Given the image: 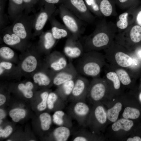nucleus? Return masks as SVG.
<instances>
[{
    "mask_svg": "<svg viewBox=\"0 0 141 141\" xmlns=\"http://www.w3.org/2000/svg\"><path fill=\"white\" fill-rule=\"evenodd\" d=\"M74 65L79 74L93 78L98 77L107 62L104 55L98 51L84 52Z\"/></svg>",
    "mask_w": 141,
    "mask_h": 141,
    "instance_id": "nucleus-1",
    "label": "nucleus"
},
{
    "mask_svg": "<svg viewBox=\"0 0 141 141\" xmlns=\"http://www.w3.org/2000/svg\"><path fill=\"white\" fill-rule=\"evenodd\" d=\"M102 24L98 25L91 34L81 37L84 52L97 51L106 48L110 42L108 35L103 31Z\"/></svg>",
    "mask_w": 141,
    "mask_h": 141,
    "instance_id": "nucleus-2",
    "label": "nucleus"
},
{
    "mask_svg": "<svg viewBox=\"0 0 141 141\" xmlns=\"http://www.w3.org/2000/svg\"><path fill=\"white\" fill-rule=\"evenodd\" d=\"M59 13L64 25L74 37L80 39L85 30V23L70 11L64 5L60 6Z\"/></svg>",
    "mask_w": 141,
    "mask_h": 141,
    "instance_id": "nucleus-3",
    "label": "nucleus"
},
{
    "mask_svg": "<svg viewBox=\"0 0 141 141\" xmlns=\"http://www.w3.org/2000/svg\"><path fill=\"white\" fill-rule=\"evenodd\" d=\"M36 14L29 15L23 12L19 15L10 26L13 32L24 40L33 36L32 30Z\"/></svg>",
    "mask_w": 141,
    "mask_h": 141,
    "instance_id": "nucleus-4",
    "label": "nucleus"
},
{
    "mask_svg": "<svg viewBox=\"0 0 141 141\" xmlns=\"http://www.w3.org/2000/svg\"><path fill=\"white\" fill-rule=\"evenodd\" d=\"M91 111L89 106L84 101L71 102L67 108V113L84 128L87 126Z\"/></svg>",
    "mask_w": 141,
    "mask_h": 141,
    "instance_id": "nucleus-5",
    "label": "nucleus"
},
{
    "mask_svg": "<svg viewBox=\"0 0 141 141\" xmlns=\"http://www.w3.org/2000/svg\"><path fill=\"white\" fill-rule=\"evenodd\" d=\"M104 55L106 61L110 66L121 68L127 70L133 67V58L130 53L121 50L108 51L106 50Z\"/></svg>",
    "mask_w": 141,
    "mask_h": 141,
    "instance_id": "nucleus-6",
    "label": "nucleus"
},
{
    "mask_svg": "<svg viewBox=\"0 0 141 141\" xmlns=\"http://www.w3.org/2000/svg\"><path fill=\"white\" fill-rule=\"evenodd\" d=\"M54 4L49 3L44 4L40 11L36 14L33 25V36L40 35L46 23L56 11Z\"/></svg>",
    "mask_w": 141,
    "mask_h": 141,
    "instance_id": "nucleus-7",
    "label": "nucleus"
},
{
    "mask_svg": "<svg viewBox=\"0 0 141 141\" xmlns=\"http://www.w3.org/2000/svg\"><path fill=\"white\" fill-rule=\"evenodd\" d=\"M64 5L78 18L85 23H92L94 18L83 0H68Z\"/></svg>",
    "mask_w": 141,
    "mask_h": 141,
    "instance_id": "nucleus-8",
    "label": "nucleus"
},
{
    "mask_svg": "<svg viewBox=\"0 0 141 141\" xmlns=\"http://www.w3.org/2000/svg\"><path fill=\"white\" fill-rule=\"evenodd\" d=\"M105 81V79L99 77L93 78L90 83L86 99L95 103L102 100L104 97L107 90Z\"/></svg>",
    "mask_w": 141,
    "mask_h": 141,
    "instance_id": "nucleus-9",
    "label": "nucleus"
},
{
    "mask_svg": "<svg viewBox=\"0 0 141 141\" xmlns=\"http://www.w3.org/2000/svg\"><path fill=\"white\" fill-rule=\"evenodd\" d=\"M90 82L86 78L79 74L75 78L74 85L68 100L71 102L86 101Z\"/></svg>",
    "mask_w": 141,
    "mask_h": 141,
    "instance_id": "nucleus-10",
    "label": "nucleus"
},
{
    "mask_svg": "<svg viewBox=\"0 0 141 141\" xmlns=\"http://www.w3.org/2000/svg\"><path fill=\"white\" fill-rule=\"evenodd\" d=\"M64 55L70 59H77L84 52L82 44L79 39L72 35L67 38L63 48Z\"/></svg>",
    "mask_w": 141,
    "mask_h": 141,
    "instance_id": "nucleus-11",
    "label": "nucleus"
},
{
    "mask_svg": "<svg viewBox=\"0 0 141 141\" xmlns=\"http://www.w3.org/2000/svg\"><path fill=\"white\" fill-rule=\"evenodd\" d=\"M107 115L104 107L100 105H96L91 109L87 126L93 130H98L106 122Z\"/></svg>",
    "mask_w": 141,
    "mask_h": 141,
    "instance_id": "nucleus-12",
    "label": "nucleus"
},
{
    "mask_svg": "<svg viewBox=\"0 0 141 141\" xmlns=\"http://www.w3.org/2000/svg\"><path fill=\"white\" fill-rule=\"evenodd\" d=\"M78 74L74 64L72 62H69L66 67L55 74L53 83L58 86L68 81L75 79Z\"/></svg>",
    "mask_w": 141,
    "mask_h": 141,
    "instance_id": "nucleus-13",
    "label": "nucleus"
},
{
    "mask_svg": "<svg viewBox=\"0 0 141 141\" xmlns=\"http://www.w3.org/2000/svg\"><path fill=\"white\" fill-rule=\"evenodd\" d=\"M53 15L49 20L51 26L50 29L52 35L56 40L67 38L72 36L69 30L63 24L59 22Z\"/></svg>",
    "mask_w": 141,
    "mask_h": 141,
    "instance_id": "nucleus-14",
    "label": "nucleus"
},
{
    "mask_svg": "<svg viewBox=\"0 0 141 141\" xmlns=\"http://www.w3.org/2000/svg\"><path fill=\"white\" fill-rule=\"evenodd\" d=\"M0 33L4 42L9 45H18L24 40L13 32L10 26H6L0 30Z\"/></svg>",
    "mask_w": 141,
    "mask_h": 141,
    "instance_id": "nucleus-15",
    "label": "nucleus"
},
{
    "mask_svg": "<svg viewBox=\"0 0 141 141\" xmlns=\"http://www.w3.org/2000/svg\"><path fill=\"white\" fill-rule=\"evenodd\" d=\"M50 67L53 71L57 72L63 69L68 65L65 55L58 52H55L51 55Z\"/></svg>",
    "mask_w": 141,
    "mask_h": 141,
    "instance_id": "nucleus-16",
    "label": "nucleus"
},
{
    "mask_svg": "<svg viewBox=\"0 0 141 141\" xmlns=\"http://www.w3.org/2000/svg\"><path fill=\"white\" fill-rule=\"evenodd\" d=\"M24 10V0H9L8 13L11 20L14 21Z\"/></svg>",
    "mask_w": 141,
    "mask_h": 141,
    "instance_id": "nucleus-17",
    "label": "nucleus"
},
{
    "mask_svg": "<svg viewBox=\"0 0 141 141\" xmlns=\"http://www.w3.org/2000/svg\"><path fill=\"white\" fill-rule=\"evenodd\" d=\"M71 117L62 110H56L52 116V120L59 126H65L71 128L73 126Z\"/></svg>",
    "mask_w": 141,
    "mask_h": 141,
    "instance_id": "nucleus-18",
    "label": "nucleus"
},
{
    "mask_svg": "<svg viewBox=\"0 0 141 141\" xmlns=\"http://www.w3.org/2000/svg\"><path fill=\"white\" fill-rule=\"evenodd\" d=\"M76 78L58 86L59 88L57 93L65 102L68 100L72 93Z\"/></svg>",
    "mask_w": 141,
    "mask_h": 141,
    "instance_id": "nucleus-19",
    "label": "nucleus"
},
{
    "mask_svg": "<svg viewBox=\"0 0 141 141\" xmlns=\"http://www.w3.org/2000/svg\"><path fill=\"white\" fill-rule=\"evenodd\" d=\"M40 35L42 48L45 50L49 51L54 46L56 40L53 37L50 29L43 32Z\"/></svg>",
    "mask_w": 141,
    "mask_h": 141,
    "instance_id": "nucleus-20",
    "label": "nucleus"
},
{
    "mask_svg": "<svg viewBox=\"0 0 141 141\" xmlns=\"http://www.w3.org/2000/svg\"><path fill=\"white\" fill-rule=\"evenodd\" d=\"M70 128L64 126H59L56 128L52 133L53 138L57 141H66L70 136Z\"/></svg>",
    "mask_w": 141,
    "mask_h": 141,
    "instance_id": "nucleus-21",
    "label": "nucleus"
},
{
    "mask_svg": "<svg viewBox=\"0 0 141 141\" xmlns=\"http://www.w3.org/2000/svg\"><path fill=\"white\" fill-rule=\"evenodd\" d=\"M84 128L79 129L74 132L71 141H88L94 140L95 136Z\"/></svg>",
    "mask_w": 141,
    "mask_h": 141,
    "instance_id": "nucleus-22",
    "label": "nucleus"
},
{
    "mask_svg": "<svg viewBox=\"0 0 141 141\" xmlns=\"http://www.w3.org/2000/svg\"><path fill=\"white\" fill-rule=\"evenodd\" d=\"M110 68L114 70L118 75L121 83L125 85H129L131 82L130 73L125 69L120 67L112 66Z\"/></svg>",
    "mask_w": 141,
    "mask_h": 141,
    "instance_id": "nucleus-23",
    "label": "nucleus"
},
{
    "mask_svg": "<svg viewBox=\"0 0 141 141\" xmlns=\"http://www.w3.org/2000/svg\"><path fill=\"white\" fill-rule=\"evenodd\" d=\"M133 125V123L132 121L124 118L115 122L112 125L111 128L115 131H117L121 129L127 131L131 129Z\"/></svg>",
    "mask_w": 141,
    "mask_h": 141,
    "instance_id": "nucleus-24",
    "label": "nucleus"
},
{
    "mask_svg": "<svg viewBox=\"0 0 141 141\" xmlns=\"http://www.w3.org/2000/svg\"><path fill=\"white\" fill-rule=\"evenodd\" d=\"M37 65V61L36 58L33 56H29L23 61L21 67L24 71L30 73L35 70Z\"/></svg>",
    "mask_w": 141,
    "mask_h": 141,
    "instance_id": "nucleus-25",
    "label": "nucleus"
},
{
    "mask_svg": "<svg viewBox=\"0 0 141 141\" xmlns=\"http://www.w3.org/2000/svg\"><path fill=\"white\" fill-rule=\"evenodd\" d=\"M122 107L121 103L118 102L116 103L112 108L108 109L107 113V118L112 122H115L118 119L120 112Z\"/></svg>",
    "mask_w": 141,
    "mask_h": 141,
    "instance_id": "nucleus-26",
    "label": "nucleus"
},
{
    "mask_svg": "<svg viewBox=\"0 0 141 141\" xmlns=\"http://www.w3.org/2000/svg\"><path fill=\"white\" fill-rule=\"evenodd\" d=\"M34 82L40 85L48 86L51 82L50 77L45 73L39 72L35 74L33 77Z\"/></svg>",
    "mask_w": 141,
    "mask_h": 141,
    "instance_id": "nucleus-27",
    "label": "nucleus"
},
{
    "mask_svg": "<svg viewBox=\"0 0 141 141\" xmlns=\"http://www.w3.org/2000/svg\"><path fill=\"white\" fill-rule=\"evenodd\" d=\"M105 77L106 79L112 82L115 89L118 90L120 88L121 82L118 75L114 70L111 69L110 70L106 72Z\"/></svg>",
    "mask_w": 141,
    "mask_h": 141,
    "instance_id": "nucleus-28",
    "label": "nucleus"
},
{
    "mask_svg": "<svg viewBox=\"0 0 141 141\" xmlns=\"http://www.w3.org/2000/svg\"><path fill=\"white\" fill-rule=\"evenodd\" d=\"M130 37L131 41L138 43L141 41V26L136 25L131 28L130 33Z\"/></svg>",
    "mask_w": 141,
    "mask_h": 141,
    "instance_id": "nucleus-29",
    "label": "nucleus"
},
{
    "mask_svg": "<svg viewBox=\"0 0 141 141\" xmlns=\"http://www.w3.org/2000/svg\"><path fill=\"white\" fill-rule=\"evenodd\" d=\"M99 7L101 14L106 16H109L112 13V6L108 0H102Z\"/></svg>",
    "mask_w": 141,
    "mask_h": 141,
    "instance_id": "nucleus-30",
    "label": "nucleus"
},
{
    "mask_svg": "<svg viewBox=\"0 0 141 141\" xmlns=\"http://www.w3.org/2000/svg\"><path fill=\"white\" fill-rule=\"evenodd\" d=\"M140 115V111L138 109L130 107L125 108L122 114L123 118L126 119H136Z\"/></svg>",
    "mask_w": 141,
    "mask_h": 141,
    "instance_id": "nucleus-31",
    "label": "nucleus"
},
{
    "mask_svg": "<svg viewBox=\"0 0 141 141\" xmlns=\"http://www.w3.org/2000/svg\"><path fill=\"white\" fill-rule=\"evenodd\" d=\"M6 0H0V30L6 26L8 22L7 16L5 14Z\"/></svg>",
    "mask_w": 141,
    "mask_h": 141,
    "instance_id": "nucleus-32",
    "label": "nucleus"
},
{
    "mask_svg": "<svg viewBox=\"0 0 141 141\" xmlns=\"http://www.w3.org/2000/svg\"><path fill=\"white\" fill-rule=\"evenodd\" d=\"M42 129L45 131L48 130L50 128L52 122V118L48 113H44L40 116Z\"/></svg>",
    "mask_w": 141,
    "mask_h": 141,
    "instance_id": "nucleus-33",
    "label": "nucleus"
},
{
    "mask_svg": "<svg viewBox=\"0 0 141 141\" xmlns=\"http://www.w3.org/2000/svg\"><path fill=\"white\" fill-rule=\"evenodd\" d=\"M26 112L23 109L15 108L11 110L9 115L14 122H17L25 116Z\"/></svg>",
    "mask_w": 141,
    "mask_h": 141,
    "instance_id": "nucleus-34",
    "label": "nucleus"
},
{
    "mask_svg": "<svg viewBox=\"0 0 141 141\" xmlns=\"http://www.w3.org/2000/svg\"><path fill=\"white\" fill-rule=\"evenodd\" d=\"M85 1L91 12H92L97 16H101V14L100 11L99 6L96 0H85Z\"/></svg>",
    "mask_w": 141,
    "mask_h": 141,
    "instance_id": "nucleus-35",
    "label": "nucleus"
},
{
    "mask_svg": "<svg viewBox=\"0 0 141 141\" xmlns=\"http://www.w3.org/2000/svg\"><path fill=\"white\" fill-rule=\"evenodd\" d=\"M128 14L127 12H124L120 14L119 16V20L116 22L117 27L120 29H124L128 25L127 17Z\"/></svg>",
    "mask_w": 141,
    "mask_h": 141,
    "instance_id": "nucleus-36",
    "label": "nucleus"
},
{
    "mask_svg": "<svg viewBox=\"0 0 141 141\" xmlns=\"http://www.w3.org/2000/svg\"><path fill=\"white\" fill-rule=\"evenodd\" d=\"M40 0H24V12L29 14L34 10L36 4Z\"/></svg>",
    "mask_w": 141,
    "mask_h": 141,
    "instance_id": "nucleus-37",
    "label": "nucleus"
},
{
    "mask_svg": "<svg viewBox=\"0 0 141 141\" xmlns=\"http://www.w3.org/2000/svg\"><path fill=\"white\" fill-rule=\"evenodd\" d=\"M0 55L4 58L9 59L14 56V53L13 51L10 48L4 46L0 48Z\"/></svg>",
    "mask_w": 141,
    "mask_h": 141,
    "instance_id": "nucleus-38",
    "label": "nucleus"
},
{
    "mask_svg": "<svg viewBox=\"0 0 141 141\" xmlns=\"http://www.w3.org/2000/svg\"><path fill=\"white\" fill-rule=\"evenodd\" d=\"M60 96L56 93H49L47 101V107L50 110H54V103Z\"/></svg>",
    "mask_w": 141,
    "mask_h": 141,
    "instance_id": "nucleus-39",
    "label": "nucleus"
},
{
    "mask_svg": "<svg viewBox=\"0 0 141 141\" xmlns=\"http://www.w3.org/2000/svg\"><path fill=\"white\" fill-rule=\"evenodd\" d=\"M49 93L45 91L42 93L41 95L42 101L37 106V109L39 111H42L45 109L47 107V101Z\"/></svg>",
    "mask_w": 141,
    "mask_h": 141,
    "instance_id": "nucleus-40",
    "label": "nucleus"
},
{
    "mask_svg": "<svg viewBox=\"0 0 141 141\" xmlns=\"http://www.w3.org/2000/svg\"><path fill=\"white\" fill-rule=\"evenodd\" d=\"M19 90L23 93L24 96L27 98H30L32 97L33 93L32 90L26 86L23 83L19 84L18 86Z\"/></svg>",
    "mask_w": 141,
    "mask_h": 141,
    "instance_id": "nucleus-41",
    "label": "nucleus"
},
{
    "mask_svg": "<svg viewBox=\"0 0 141 141\" xmlns=\"http://www.w3.org/2000/svg\"><path fill=\"white\" fill-rule=\"evenodd\" d=\"M12 130V128L10 126H7L4 130V137H8L11 133Z\"/></svg>",
    "mask_w": 141,
    "mask_h": 141,
    "instance_id": "nucleus-42",
    "label": "nucleus"
},
{
    "mask_svg": "<svg viewBox=\"0 0 141 141\" xmlns=\"http://www.w3.org/2000/svg\"><path fill=\"white\" fill-rule=\"evenodd\" d=\"M0 66L5 69L9 70L12 67V64L9 62H2L0 63Z\"/></svg>",
    "mask_w": 141,
    "mask_h": 141,
    "instance_id": "nucleus-43",
    "label": "nucleus"
},
{
    "mask_svg": "<svg viewBox=\"0 0 141 141\" xmlns=\"http://www.w3.org/2000/svg\"><path fill=\"white\" fill-rule=\"evenodd\" d=\"M44 2V4L45 3H49L52 4H55L58 3L60 0H42Z\"/></svg>",
    "mask_w": 141,
    "mask_h": 141,
    "instance_id": "nucleus-44",
    "label": "nucleus"
},
{
    "mask_svg": "<svg viewBox=\"0 0 141 141\" xmlns=\"http://www.w3.org/2000/svg\"><path fill=\"white\" fill-rule=\"evenodd\" d=\"M127 141H141V138L138 137L136 136L133 138H128Z\"/></svg>",
    "mask_w": 141,
    "mask_h": 141,
    "instance_id": "nucleus-45",
    "label": "nucleus"
},
{
    "mask_svg": "<svg viewBox=\"0 0 141 141\" xmlns=\"http://www.w3.org/2000/svg\"><path fill=\"white\" fill-rule=\"evenodd\" d=\"M136 20L139 25L141 26V10L137 14Z\"/></svg>",
    "mask_w": 141,
    "mask_h": 141,
    "instance_id": "nucleus-46",
    "label": "nucleus"
},
{
    "mask_svg": "<svg viewBox=\"0 0 141 141\" xmlns=\"http://www.w3.org/2000/svg\"><path fill=\"white\" fill-rule=\"evenodd\" d=\"M6 101V98L5 96L2 94L0 95V105L4 104Z\"/></svg>",
    "mask_w": 141,
    "mask_h": 141,
    "instance_id": "nucleus-47",
    "label": "nucleus"
},
{
    "mask_svg": "<svg viewBox=\"0 0 141 141\" xmlns=\"http://www.w3.org/2000/svg\"><path fill=\"white\" fill-rule=\"evenodd\" d=\"M25 85L26 86L31 90L33 88V84L31 82L28 81L27 82Z\"/></svg>",
    "mask_w": 141,
    "mask_h": 141,
    "instance_id": "nucleus-48",
    "label": "nucleus"
},
{
    "mask_svg": "<svg viewBox=\"0 0 141 141\" xmlns=\"http://www.w3.org/2000/svg\"><path fill=\"white\" fill-rule=\"evenodd\" d=\"M5 113L4 111L2 109L0 110V119L1 120L5 116Z\"/></svg>",
    "mask_w": 141,
    "mask_h": 141,
    "instance_id": "nucleus-49",
    "label": "nucleus"
},
{
    "mask_svg": "<svg viewBox=\"0 0 141 141\" xmlns=\"http://www.w3.org/2000/svg\"><path fill=\"white\" fill-rule=\"evenodd\" d=\"M0 136L1 137H4V130L0 129Z\"/></svg>",
    "mask_w": 141,
    "mask_h": 141,
    "instance_id": "nucleus-50",
    "label": "nucleus"
},
{
    "mask_svg": "<svg viewBox=\"0 0 141 141\" xmlns=\"http://www.w3.org/2000/svg\"><path fill=\"white\" fill-rule=\"evenodd\" d=\"M3 71V68L2 67L0 66V74H1Z\"/></svg>",
    "mask_w": 141,
    "mask_h": 141,
    "instance_id": "nucleus-51",
    "label": "nucleus"
},
{
    "mask_svg": "<svg viewBox=\"0 0 141 141\" xmlns=\"http://www.w3.org/2000/svg\"><path fill=\"white\" fill-rule=\"evenodd\" d=\"M119 1L121 3H124L128 0H119Z\"/></svg>",
    "mask_w": 141,
    "mask_h": 141,
    "instance_id": "nucleus-52",
    "label": "nucleus"
},
{
    "mask_svg": "<svg viewBox=\"0 0 141 141\" xmlns=\"http://www.w3.org/2000/svg\"><path fill=\"white\" fill-rule=\"evenodd\" d=\"M138 55L139 57H141V50L139 51L138 52Z\"/></svg>",
    "mask_w": 141,
    "mask_h": 141,
    "instance_id": "nucleus-53",
    "label": "nucleus"
},
{
    "mask_svg": "<svg viewBox=\"0 0 141 141\" xmlns=\"http://www.w3.org/2000/svg\"><path fill=\"white\" fill-rule=\"evenodd\" d=\"M139 97H140V100H141V93H140V95Z\"/></svg>",
    "mask_w": 141,
    "mask_h": 141,
    "instance_id": "nucleus-54",
    "label": "nucleus"
},
{
    "mask_svg": "<svg viewBox=\"0 0 141 141\" xmlns=\"http://www.w3.org/2000/svg\"><path fill=\"white\" fill-rule=\"evenodd\" d=\"M2 122V120H0V124L1 123V122Z\"/></svg>",
    "mask_w": 141,
    "mask_h": 141,
    "instance_id": "nucleus-55",
    "label": "nucleus"
},
{
    "mask_svg": "<svg viewBox=\"0 0 141 141\" xmlns=\"http://www.w3.org/2000/svg\"><path fill=\"white\" fill-rule=\"evenodd\" d=\"M7 141H11V140H7Z\"/></svg>",
    "mask_w": 141,
    "mask_h": 141,
    "instance_id": "nucleus-56",
    "label": "nucleus"
},
{
    "mask_svg": "<svg viewBox=\"0 0 141 141\" xmlns=\"http://www.w3.org/2000/svg\"><path fill=\"white\" fill-rule=\"evenodd\" d=\"M30 141H34V140H31Z\"/></svg>",
    "mask_w": 141,
    "mask_h": 141,
    "instance_id": "nucleus-57",
    "label": "nucleus"
}]
</instances>
